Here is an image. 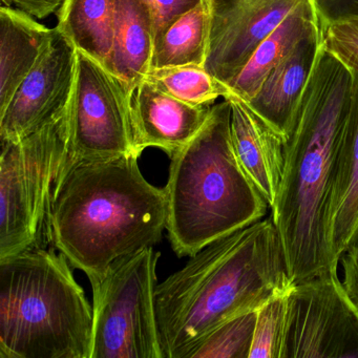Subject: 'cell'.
<instances>
[{
  "label": "cell",
  "instance_id": "6da1fadb",
  "mask_svg": "<svg viewBox=\"0 0 358 358\" xmlns=\"http://www.w3.org/2000/svg\"><path fill=\"white\" fill-rule=\"evenodd\" d=\"M353 73L320 48L286 140L282 185L271 217L292 284L337 271L329 238L337 152L351 110Z\"/></svg>",
  "mask_w": 358,
  "mask_h": 358
},
{
  "label": "cell",
  "instance_id": "7a4b0ae2",
  "mask_svg": "<svg viewBox=\"0 0 358 358\" xmlns=\"http://www.w3.org/2000/svg\"><path fill=\"white\" fill-rule=\"evenodd\" d=\"M291 285L271 217L213 241L155 289L163 358L181 357L222 322Z\"/></svg>",
  "mask_w": 358,
  "mask_h": 358
},
{
  "label": "cell",
  "instance_id": "3957f363",
  "mask_svg": "<svg viewBox=\"0 0 358 358\" xmlns=\"http://www.w3.org/2000/svg\"><path fill=\"white\" fill-rule=\"evenodd\" d=\"M138 160L83 163L56 184L50 243L89 278L154 247L166 230V192L145 179Z\"/></svg>",
  "mask_w": 358,
  "mask_h": 358
},
{
  "label": "cell",
  "instance_id": "277c9868",
  "mask_svg": "<svg viewBox=\"0 0 358 358\" xmlns=\"http://www.w3.org/2000/svg\"><path fill=\"white\" fill-rule=\"evenodd\" d=\"M164 189L166 230L179 257H192L267 215L269 204L234 152L229 100L213 104L196 137L171 157Z\"/></svg>",
  "mask_w": 358,
  "mask_h": 358
},
{
  "label": "cell",
  "instance_id": "5b68a950",
  "mask_svg": "<svg viewBox=\"0 0 358 358\" xmlns=\"http://www.w3.org/2000/svg\"><path fill=\"white\" fill-rule=\"evenodd\" d=\"M62 253L0 259V358H91L93 306Z\"/></svg>",
  "mask_w": 358,
  "mask_h": 358
},
{
  "label": "cell",
  "instance_id": "8992f818",
  "mask_svg": "<svg viewBox=\"0 0 358 358\" xmlns=\"http://www.w3.org/2000/svg\"><path fill=\"white\" fill-rule=\"evenodd\" d=\"M68 141V108L27 137L1 142L0 259L50 243V213Z\"/></svg>",
  "mask_w": 358,
  "mask_h": 358
},
{
  "label": "cell",
  "instance_id": "52a82bcc",
  "mask_svg": "<svg viewBox=\"0 0 358 358\" xmlns=\"http://www.w3.org/2000/svg\"><path fill=\"white\" fill-rule=\"evenodd\" d=\"M160 255L150 247L89 278L93 290L91 358H163L155 306Z\"/></svg>",
  "mask_w": 358,
  "mask_h": 358
},
{
  "label": "cell",
  "instance_id": "ba28073f",
  "mask_svg": "<svg viewBox=\"0 0 358 358\" xmlns=\"http://www.w3.org/2000/svg\"><path fill=\"white\" fill-rule=\"evenodd\" d=\"M129 156L139 158L134 150L131 91L103 64L77 51L76 78L68 106V141L59 178L83 163Z\"/></svg>",
  "mask_w": 358,
  "mask_h": 358
},
{
  "label": "cell",
  "instance_id": "9c48e42d",
  "mask_svg": "<svg viewBox=\"0 0 358 358\" xmlns=\"http://www.w3.org/2000/svg\"><path fill=\"white\" fill-rule=\"evenodd\" d=\"M285 358H358V307L337 271L291 287Z\"/></svg>",
  "mask_w": 358,
  "mask_h": 358
},
{
  "label": "cell",
  "instance_id": "30bf717a",
  "mask_svg": "<svg viewBox=\"0 0 358 358\" xmlns=\"http://www.w3.org/2000/svg\"><path fill=\"white\" fill-rule=\"evenodd\" d=\"M76 70V48L57 27L51 29L36 64L0 112V141H18L64 113Z\"/></svg>",
  "mask_w": 358,
  "mask_h": 358
},
{
  "label": "cell",
  "instance_id": "8fae6325",
  "mask_svg": "<svg viewBox=\"0 0 358 358\" xmlns=\"http://www.w3.org/2000/svg\"><path fill=\"white\" fill-rule=\"evenodd\" d=\"M306 0H211L205 69L227 85L259 45Z\"/></svg>",
  "mask_w": 358,
  "mask_h": 358
},
{
  "label": "cell",
  "instance_id": "7c38bea8",
  "mask_svg": "<svg viewBox=\"0 0 358 358\" xmlns=\"http://www.w3.org/2000/svg\"><path fill=\"white\" fill-rule=\"evenodd\" d=\"M213 106H192L167 94L150 79L131 92L134 150L138 157L157 148L173 157L201 131Z\"/></svg>",
  "mask_w": 358,
  "mask_h": 358
},
{
  "label": "cell",
  "instance_id": "4fadbf2b",
  "mask_svg": "<svg viewBox=\"0 0 358 358\" xmlns=\"http://www.w3.org/2000/svg\"><path fill=\"white\" fill-rule=\"evenodd\" d=\"M224 98L231 104V139L236 158L271 209L284 177L286 141L246 102L231 93Z\"/></svg>",
  "mask_w": 358,
  "mask_h": 358
},
{
  "label": "cell",
  "instance_id": "5bb4252c",
  "mask_svg": "<svg viewBox=\"0 0 358 358\" xmlns=\"http://www.w3.org/2000/svg\"><path fill=\"white\" fill-rule=\"evenodd\" d=\"M322 45V31L303 39L264 81L255 97L246 102L285 141Z\"/></svg>",
  "mask_w": 358,
  "mask_h": 358
},
{
  "label": "cell",
  "instance_id": "9a60e30c",
  "mask_svg": "<svg viewBox=\"0 0 358 358\" xmlns=\"http://www.w3.org/2000/svg\"><path fill=\"white\" fill-rule=\"evenodd\" d=\"M156 24L146 0H116L114 41L106 66L129 91L152 71Z\"/></svg>",
  "mask_w": 358,
  "mask_h": 358
},
{
  "label": "cell",
  "instance_id": "2e32d148",
  "mask_svg": "<svg viewBox=\"0 0 358 358\" xmlns=\"http://www.w3.org/2000/svg\"><path fill=\"white\" fill-rule=\"evenodd\" d=\"M354 77L353 100L337 152L329 213L331 248L338 262L358 227V76Z\"/></svg>",
  "mask_w": 358,
  "mask_h": 358
},
{
  "label": "cell",
  "instance_id": "e0dca14e",
  "mask_svg": "<svg viewBox=\"0 0 358 358\" xmlns=\"http://www.w3.org/2000/svg\"><path fill=\"white\" fill-rule=\"evenodd\" d=\"M320 31L315 9L311 0H306L257 47L238 76L228 83L229 93L245 102L252 99L264 81L297 45Z\"/></svg>",
  "mask_w": 358,
  "mask_h": 358
},
{
  "label": "cell",
  "instance_id": "ac0fdd59",
  "mask_svg": "<svg viewBox=\"0 0 358 358\" xmlns=\"http://www.w3.org/2000/svg\"><path fill=\"white\" fill-rule=\"evenodd\" d=\"M22 10L0 8V112L36 64L51 29Z\"/></svg>",
  "mask_w": 358,
  "mask_h": 358
},
{
  "label": "cell",
  "instance_id": "d6986e66",
  "mask_svg": "<svg viewBox=\"0 0 358 358\" xmlns=\"http://www.w3.org/2000/svg\"><path fill=\"white\" fill-rule=\"evenodd\" d=\"M116 0H64L57 28L77 51L106 64L114 41Z\"/></svg>",
  "mask_w": 358,
  "mask_h": 358
},
{
  "label": "cell",
  "instance_id": "ffe728a7",
  "mask_svg": "<svg viewBox=\"0 0 358 358\" xmlns=\"http://www.w3.org/2000/svg\"><path fill=\"white\" fill-rule=\"evenodd\" d=\"M211 0L180 16L157 38L152 70L196 64L204 66L210 36Z\"/></svg>",
  "mask_w": 358,
  "mask_h": 358
},
{
  "label": "cell",
  "instance_id": "44dd1931",
  "mask_svg": "<svg viewBox=\"0 0 358 358\" xmlns=\"http://www.w3.org/2000/svg\"><path fill=\"white\" fill-rule=\"evenodd\" d=\"M257 309L222 322L194 341L180 358H250Z\"/></svg>",
  "mask_w": 358,
  "mask_h": 358
},
{
  "label": "cell",
  "instance_id": "7402d4cb",
  "mask_svg": "<svg viewBox=\"0 0 358 358\" xmlns=\"http://www.w3.org/2000/svg\"><path fill=\"white\" fill-rule=\"evenodd\" d=\"M148 78L169 95L192 106H213L217 98L229 93L227 85L204 66L196 64L154 69Z\"/></svg>",
  "mask_w": 358,
  "mask_h": 358
},
{
  "label": "cell",
  "instance_id": "603a6c76",
  "mask_svg": "<svg viewBox=\"0 0 358 358\" xmlns=\"http://www.w3.org/2000/svg\"><path fill=\"white\" fill-rule=\"evenodd\" d=\"M292 285L272 294L257 309L250 358H285Z\"/></svg>",
  "mask_w": 358,
  "mask_h": 358
},
{
  "label": "cell",
  "instance_id": "cb8c5ba5",
  "mask_svg": "<svg viewBox=\"0 0 358 358\" xmlns=\"http://www.w3.org/2000/svg\"><path fill=\"white\" fill-rule=\"evenodd\" d=\"M322 45L358 76V20L327 27L322 31Z\"/></svg>",
  "mask_w": 358,
  "mask_h": 358
},
{
  "label": "cell",
  "instance_id": "d4e9b609",
  "mask_svg": "<svg viewBox=\"0 0 358 358\" xmlns=\"http://www.w3.org/2000/svg\"><path fill=\"white\" fill-rule=\"evenodd\" d=\"M322 31L336 22L358 20V0H311Z\"/></svg>",
  "mask_w": 358,
  "mask_h": 358
},
{
  "label": "cell",
  "instance_id": "484cf974",
  "mask_svg": "<svg viewBox=\"0 0 358 358\" xmlns=\"http://www.w3.org/2000/svg\"><path fill=\"white\" fill-rule=\"evenodd\" d=\"M203 0H146L156 24V41L169 24L196 8Z\"/></svg>",
  "mask_w": 358,
  "mask_h": 358
},
{
  "label": "cell",
  "instance_id": "4316f807",
  "mask_svg": "<svg viewBox=\"0 0 358 358\" xmlns=\"http://www.w3.org/2000/svg\"><path fill=\"white\" fill-rule=\"evenodd\" d=\"M339 262L343 269V286L358 307V227L350 238Z\"/></svg>",
  "mask_w": 358,
  "mask_h": 358
},
{
  "label": "cell",
  "instance_id": "83f0119b",
  "mask_svg": "<svg viewBox=\"0 0 358 358\" xmlns=\"http://www.w3.org/2000/svg\"><path fill=\"white\" fill-rule=\"evenodd\" d=\"M64 0H1L6 7L15 5L18 9L38 20H45L62 7Z\"/></svg>",
  "mask_w": 358,
  "mask_h": 358
}]
</instances>
